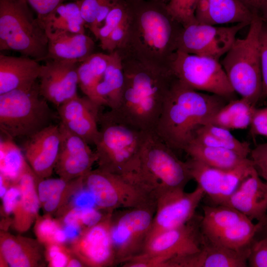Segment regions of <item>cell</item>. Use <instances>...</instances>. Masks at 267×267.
<instances>
[{
    "label": "cell",
    "instance_id": "obj_1",
    "mask_svg": "<svg viewBox=\"0 0 267 267\" xmlns=\"http://www.w3.org/2000/svg\"><path fill=\"white\" fill-rule=\"evenodd\" d=\"M166 4L164 0H133L127 35L116 50L121 57L170 68L183 26Z\"/></svg>",
    "mask_w": 267,
    "mask_h": 267
},
{
    "label": "cell",
    "instance_id": "obj_2",
    "mask_svg": "<svg viewBox=\"0 0 267 267\" xmlns=\"http://www.w3.org/2000/svg\"><path fill=\"white\" fill-rule=\"evenodd\" d=\"M121 58L125 77L121 101L117 107L105 113L141 131L152 130L176 77L170 68Z\"/></svg>",
    "mask_w": 267,
    "mask_h": 267
},
{
    "label": "cell",
    "instance_id": "obj_3",
    "mask_svg": "<svg viewBox=\"0 0 267 267\" xmlns=\"http://www.w3.org/2000/svg\"><path fill=\"white\" fill-rule=\"evenodd\" d=\"M229 101L217 94L200 92L176 78L153 130L174 151H183L195 130Z\"/></svg>",
    "mask_w": 267,
    "mask_h": 267
},
{
    "label": "cell",
    "instance_id": "obj_4",
    "mask_svg": "<svg viewBox=\"0 0 267 267\" xmlns=\"http://www.w3.org/2000/svg\"><path fill=\"white\" fill-rule=\"evenodd\" d=\"M99 134L94 146L98 169L128 175L138 169L145 131L117 121L100 112Z\"/></svg>",
    "mask_w": 267,
    "mask_h": 267
},
{
    "label": "cell",
    "instance_id": "obj_5",
    "mask_svg": "<svg viewBox=\"0 0 267 267\" xmlns=\"http://www.w3.org/2000/svg\"><path fill=\"white\" fill-rule=\"evenodd\" d=\"M84 185L95 206L113 212L119 208L156 209L158 192L134 174L120 175L91 170L84 178Z\"/></svg>",
    "mask_w": 267,
    "mask_h": 267
},
{
    "label": "cell",
    "instance_id": "obj_6",
    "mask_svg": "<svg viewBox=\"0 0 267 267\" xmlns=\"http://www.w3.org/2000/svg\"><path fill=\"white\" fill-rule=\"evenodd\" d=\"M263 23L256 15L246 36L236 39L220 62L234 91L255 106L262 90L259 38Z\"/></svg>",
    "mask_w": 267,
    "mask_h": 267
},
{
    "label": "cell",
    "instance_id": "obj_7",
    "mask_svg": "<svg viewBox=\"0 0 267 267\" xmlns=\"http://www.w3.org/2000/svg\"><path fill=\"white\" fill-rule=\"evenodd\" d=\"M48 39L24 0H0V49L45 60Z\"/></svg>",
    "mask_w": 267,
    "mask_h": 267
},
{
    "label": "cell",
    "instance_id": "obj_8",
    "mask_svg": "<svg viewBox=\"0 0 267 267\" xmlns=\"http://www.w3.org/2000/svg\"><path fill=\"white\" fill-rule=\"evenodd\" d=\"M59 118L39 91L37 82L30 90L0 94V128L6 137H26L52 124Z\"/></svg>",
    "mask_w": 267,
    "mask_h": 267
},
{
    "label": "cell",
    "instance_id": "obj_9",
    "mask_svg": "<svg viewBox=\"0 0 267 267\" xmlns=\"http://www.w3.org/2000/svg\"><path fill=\"white\" fill-rule=\"evenodd\" d=\"M134 174L156 189L158 194L166 190L184 189L192 179L186 161L180 160L153 130L145 131L139 167Z\"/></svg>",
    "mask_w": 267,
    "mask_h": 267
},
{
    "label": "cell",
    "instance_id": "obj_10",
    "mask_svg": "<svg viewBox=\"0 0 267 267\" xmlns=\"http://www.w3.org/2000/svg\"><path fill=\"white\" fill-rule=\"evenodd\" d=\"M202 216L196 215L185 224L151 238L140 254L123 265L124 267H167L174 259L200 251L203 242Z\"/></svg>",
    "mask_w": 267,
    "mask_h": 267
},
{
    "label": "cell",
    "instance_id": "obj_11",
    "mask_svg": "<svg viewBox=\"0 0 267 267\" xmlns=\"http://www.w3.org/2000/svg\"><path fill=\"white\" fill-rule=\"evenodd\" d=\"M170 68L180 82L193 89L234 99L235 92L218 60L177 50Z\"/></svg>",
    "mask_w": 267,
    "mask_h": 267
},
{
    "label": "cell",
    "instance_id": "obj_12",
    "mask_svg": "<svg viewBox=\"0 0 267 267\" xmlns=\"http://www.w3.org/2000/svg\"><path fill=\"white\" fill-rule=\"evenodd\" d=\"M154 208H135L112 219L111 238L116 264L122 265L143 251L147 242Z\"/></svg>",
    "mask_w": 267,
    "mask_h": 267
},
{
    "label": "cell",
    "instance_id": "obj_13",
    "mask_svg": "<svg viewBox=\"0 0 267 267\" xmlns=\"http://www.w3.org/2000/svg\"><path fill=\"white\" fill-rule=\"evenodd\" d=\"M250 24L242 22L226 27L196 22L183 27L178 50L219 60L230 49L237 34Z\"/></svg>",
    "mask_w": 267,
    "mask_h": 267
},
{
    "label": "cell",
    "instance_id": "obj_14",
    "mask_svg": "<svg viewBox=\"0 0 267 267\" xmlns=\"http://www.w3.org/2000/svg\"><path fill=\"white\" fill-rule=\"evenodd\" d=\"M204 196V191L198 186L190 192H185L184 189L160 192L147 242L157 234L181 226L192 219Z\"/></svg>",
    "mask_w": 267,
    "mask_h": 267
},
{
    "label": "cell",
    "instance_id": "obj_15",
    "mask_svg": "<svg viewBox=\"0 0 267 267\" xmlns=\"http://www.w3.org/2000/svg\"><path fill=\"white\" fill-rule=\"evenodd\" d=\"M113 212L88 227L70 242V249L85 267H106L116 264L111 228Z\"/></svg>",
    "mask_w": 267,
    "mask_h": 267
},
{
    "label": "cell",
    "instance_id": "obj_16",
    "mask_svg": "<svg viewBox=\"0 0 267 267\" xmlns=\"http://www.w3.org/2000/svg\"><path fill=\"white\" fill-rule=\"evenodd\" d=\"M192 178L214 205H223L255 168L253 163L232 170L211 167L190 158L186 161Z\"/></svg>",
    "mask_w": 267,
    "mask_h": 267
},
{
    "label": "cell",
    "instance_id": "obj_17",
    "mask_svg": "<svg viewBox=\"0 0 267 267\" xmlns=\"http://www.w3.org/2000/svg\"><path fill=\"white\" fill-rule=\"evenodd\" d=\"M39 77L40 94L57 108L78 95L79 62L46 59Z\"/></svg>",
    "mask_w": 267,
    "mask_h": 267
},
{
    "label": "cell",
    "instance_id": "obj_18",
    "mask_svg": "<svg viewBox=\"0 0 267 267\" xmlns=\"http://www.w3.org/2000/svg\"><path fill=\"white\" fill-rule=\"evenodd\" d=\"M59 152L54 171L59 178L71 180L85 177L97 161L95 151L81 137L72 133L60 122Z\"/></svg>",
    "mask_w": 267,
    "mask_h": 267
},
{
    "label": "cell",
    "instance_id": "obj_19",
    "mask_svg": "<svg viewBox=\"0 0 267 267\" xmlns=\"http://www.w3.org/2000/svg\"><path fill=\"white\" fill-rule=\"evenodd\" d=\"M61 143L59 125L51 124L27 138L24 156L39 179L51 176L57 160Z\"/></svg>",
    "mask_w": 267,
    "mask_h": 267
},
{
    "label": "cell",
    "instance_id": "obj_20",
    "mask_svg": "<svg viewBox=\"0 0 267 267\" xmlns=\"http://www.w3.org/2000/svg\"><path fill=\"white\" fill-rule=\"evenodd\" d=\"M100 108L87 96L79 95L57 107L60 122L89 145H94L99 135Z\"/></svg>",
    "mask_w": 267,
    "mask_h": 267
},
{
    "label": "cell",
    "instance_id": "obj_21",
    "mask_svg": "<svg viewBox=\"0 0 267 267\" xmlns=\"http://www.w3.org/2000/svg\"><path fill=\"white\" fill-rule=\"evenodd\" d=\"M223 205L237 210L261 225L267 213V182L254 168Z\"/></svg>",
    "mask_w": 267,
    "mask_h": 267
},
{
    "label": "cell",
    "instance_id": "obj_22",
    "mask_svg": "<svg viewBox=\"0 0 267 267\" xmlns=\"http://www.w3.org/2000/svg\"><path fill=\"white\" fill-rule=\"evenodd\" d=\"M37 240L6 231L0 232V266L42 267L44 253Z\"/></svg>",
    "mask_w": 267,
    "mask_h": 267
},
{
    "label": "cell",
    "instance_id": "obj_23",
    "mask_svg": "<svg viewBox=\"0 0 267 267\" xmlns=\"http://www.w3.org/2000/svg\"><path fill=\"white\" fill-rule=\"evenodd\" d=\"M41 65L27 56L0 54V94L14 90H30L37 83Z\"/></svg>",
    "mask_w": 267,
    "mask_h": 267
},
{
    "label": "cell",
    "instance_id": "obj_24",
    "mask_svg": "<svg viewBox=\"0 0 267 267\" xmlns=\"http://www.w3.org/2000/svg\"><path fill=\"white\" fill-rule=\"evenodd\" d=\"M201 249L181 258L179 267H247L249 247L235 250L216 244L203 234Z\"/></svg>",
    "mask_w": 267,
    "mask_h": 267
},
{
    "label": "cell",
    "instance_id": "obj_25",
    "mask_svg": "<svg viewBox=\"0 0 267 267\" xmlns=\"http://www.w3.org/2000/svg\"><path fill=\"white\" fill-rule=\"evenodd\" d=\"M84 178L71 180L61 178L38 179L37 191L44 214L57 215L62 210L75 194L84 186Z\"/></svg>",
    "mask_w": 267,
    "mask_h": 267
},
{
    "label": "cell",
    "instance_id": "obj_26",
    "mask_svg": "<svg viewBox=\"0 0 267 267\" xmlns=\"http://www.w3.org/2000/svg\"><path fill=\"white\" fill-rule=\"evenodd\" d=\"M38 180L30 166L18 181L21 195L12 214L11 226L19 233L28 231L39 215L41 205L37 191Z\"/></svg>",
    "mask_w": 267,
    "mask_h": 267
},
{
    "label": "cell",
    "instance_id": "obj_27",
    "mask_svg": "<svg viewBox=\"0 0 267 267\" xmlns=\"http://www.w3.org/2000/svg\"><path fill=\"white\" fill-rule=\"evenodd\" d=\"M48 39L45 60L52 59L80 63L93 53L95 43L85 33H65Z\"/></svg>",
    "mask_w": 267,
    "mask_h": 267
},
{
    "label": "cell",
    "instance_id": "obj_28",
    "mask_svg": "<svg viewBox=\"0 0 267 267\" xmlns=\"http://www.w3.org/2000/svg\"><path fill=\"white\" fill-rule=\"evenodd\" d=\"M110 59L102 80L95 90V102L110 109L119 105L122 95L125 77L121 56L117 50L110 53Z\"/></svg>",
    "mask_w": 267,
    "mask_h": 267
},
{
    "label": "cell",
    "instance_id": "obj_29",
    "mask_svg": "<svg viewBox=\"0 0 267 267\" xmlns=\"http://www.w3.org/2000/svg\"><path fill=\"white\" fill-rule=\"evenodd\" d=\"M39 20L48 39L65 33H85L86 23L77 1L63 2Z\"/></svg>",
    "mask_w": 267,
    "mask_h": 267
},
{
    "label": "cell",
    "instance_id": "obj_30",
    "mask_svg": "<svg viewBox=\"0 0 267 267\" xmlns=\"http://www.w3.org/2000/svg\"><path fill=\"white\" fill-rule=\"evenodd\" d=\"M183 151L191 158L223 170H232L253 164L250 158L244 157L231 149L206 146L194 142H190Z\"/></svg>",
    "mask_w": 267,
    "mask_h": 267
},
{
    "label": "cell",
    "instance_id": "obj_31",
    "mask_svg": "<svg viewBox=\"0 0 267 267\" xmlns=\"http://www.w3.org/2000/svg\"><path fill=\"white\" fill-rule=\"evenodd\" d=\"M256 15L239 0H207L206 12L198 22L213 25L251 23Z\"/></svg>",
    "mask_w": 267,
    "mask_h": 267
},
{
    "label": "cell",
    "instance_id": "obj_32",
    "mask_svg": "<svg viewBox=\"0 0 267 267\" xmlns=\"http://www.w3.org/2000/svg\"><path fill=\"white\" fill-rule=\"evenodd\" d=\"M256 109V106L244 98L233 99L209 118L204 125L211 124L229 130L244 129L250 126Z\"/></svg>",
    "mask_w": 267,
    "mask_h": 267
},
{
    "label": "cell",
    "instance_id": "obj_33",
    "mask_svg": "<svg viewBox=\"0 0 267 267\" xmlns=\"http://www.w3.org/2000/svg\"><path fill=\"white\" fill-rule=\"evenodd\" d=\"M190 142L231 149L244 157H248L252 149L248 142L239 140L232 134L230 130L211 124L199 126L195 130Z\"/></svg>",
    "mask_w": 267,
    "mask_h": 267
},
{
    "label": "cell",
    "instance_id": "obj_34",
    "mask_svg": "<svg viewBox=\"0 0 267 267\" xmlns=\"http://www.w3.org/2000/svg\"><path fill=\"white\" fill-rule=\"evenodd\" d=\"M261 227L247 218L226 228L203 234L211 241L223 246L239 250L250 246Z\"/></svg>",
    "mask_w": 267,
    "mask_h": 267
},
{
    "label": "cell",
    "instance_id": "obj_35",
    "mask_svg": "<svg viewBox=\"0 0 267 267\" xmlns=\"http://www.w3.org/2000/svg\"><path fill=\"white\" fill-rule=\"evenodd\" d=\"M109 59V53H93L78 65L79 87L94 102L96 87L103 78Z\"/></svg>",
    "mask_w": 267,
    "mask_h": 267
},
{
    "label": "cell",
    "instance_id": "obj_36",
    "mask_svg": "<svg viewBox=\"0 0 267 267\" xmlns=\"http://www.w3.org/2000/svg\"><path fill=\"white\" fill-rule=\"evenodd\" d=\"M201 228L204 234H208L234 225L246 218L237 210L225 205L203 207Z\"/></svg>",
    "mask_w": 267,
    "mask_h": 267
},
{
    "label": "cell",
    "instance_id": "obj_37",
    "mask_svg": "<svg viewBox=\"0 0 267 267\" xmlns=\"http://www.w3.org/2000/svg\"><path fill=\"white\" fill-rule=\"evenodd\" d=\"M7 137L0 141V174L12 184L18 183L21 176L30 167L21 150Z\"/></svg>",
    "mask_w": 267,
    "mask_h": 267
},
{
    "label": "cell",
    "instance_id": "obj_38",
    "mask_svg": "<svg viewBox=\"0 0 267 267\" xmlns=\"http://www.w3.org/2000/svg\"><path fill=\"white\" fill-rule=\"evenodd\" d=\"M119 0H78L81 15L87 27L94 35Z\"/></svg>",
    "mask_w": 267,
    "mask_h": 267
},
{
    "label": "cell",
    "instance_id": "obj_39",
    "mask_svg": "<svg viewBox=\"0 0 267 267\" xmlns=\"http://www.w3.org/2000/svg\"><path fill=\"white\" fill-rule=\"evenodd\" d=\"M37 240L44 246L51 243L65 244L68 238L63 225L57 218L44 214L37 217L34 223Z\"/></svg>",
    "mask_w": 267,
    "mask_h": 267
},
{
    "label": "cell",
    "instance_id": "obj_40",
    "mask_svg": "<svg viewBox=\"0 0 267 267\" xmlns=\"http://www.w3.org/2000/svg\"><path fill=\"white\" fill-rule=\"evenodd\" d=\"M95 207H72L65 210L58 219L63 225L75 227L83 231L102 220L108 212L102 214Z\"/></svg>",
    "mask_w": 267,
    "mask_h": 267
},
{
    "label": "cell",
    "instance_id": "obj_41",
    "mask_svg": "<svg viewBox=\"0 0 267 267\" xmlns=\"http://www.w3.org/2000/svg\"><path fill=\"white\" fill-rule=\"evenodd\" d=\"M199 0H170L167 10L172 17L183 27L198 22L195 16Z\"/></svg>",
    "mask_w": 267,
    "mask_h": 267
},
{
    "label": "cell",
    "instance_id": "obj_42",
    "mask_svg": "<svg viewBox=\"0 0 267 267\" xmlns=\"http://www.w3.org/2000/svg\"><path fill=\"white\" fill-rule=\"evenodd\" d=\"M44 246V257L50 267H66L73 255L70 248L65 244L51 243Z\"/></svg>",
    "mask_w": 267,
    "mask_h": 267
},
{
    "label": "cell",
    "instance_id": "obj_43",
    "mask_svg": "<svg viewBox=\"0 0 267 267\" xmlns=\"http://www.w3.org/2000/svg\"><path fill=\"white\" fill-rule=\"evenodd\" d=\"M248 266L267 267V236L254 238L249 247Z\"/></svg>",
    "mask_w": 267,
    "mask_h": 267
},
{
    "label": "cell",
    "instance_id": "obj_44",
    "mask_svg": "<svg viewBox=\"0 0 267 267\" xmlns=\"http://www.w3.org/2000/svg\"><path fill=\"white\" fill-rule=\"evenodd\" d=\"M130 12L129 16L110 33L108 38L100 44V47L108 53L118 49L125 39L129 25Z\"/></svg>",
    "mask_w": 267,
    "mask_h": 267
},
{
    "label": "cell",
    "instance_id": "obj_45",
    "mask_svg": "<svg viewBox=\"0 0 267 267\" xmlns=\"http://www.w3.org/2000/svg\"><path fill=\"white\" fill-rule=\"evenodd\" d=\"M259 40L262 76L261 99L267 97V25L264 22L261 30Z\"/></svg>",
    "mask_w": 267,
    "mask_h": 267
},
{
    "label": "cell",
    "instance_id": "obj_46",
    "mask_svg": "<svg viewBox=\"0 0 267 267\" xmlns=\"http://www.w3.org/2000/svg\"><path fill=\"white\" fill-rule=\"evenodd\" d=\"M250 155L258 174L267 182V143L257 145L251 149Z\"/></svg>",
    "mask_w": 267,
    "mask_h": 267
},
{
    "label": "cell",
    "instance_id": "obj_47",
    "mask_svg": "<svg viewBox=\"0 0 267 267\" xmlns=\"http://www.w3.org/2000/svg\"><path fill=\"white\" fill-rule=\"evenodd\" d=\"M21 195L20 188L18 182L12 184L5 194L1 198L2 206L1 215L4 218L12 214L19 201Z\"/></svg>",
    "mask_w": 267,
    "mask_h": 267
},
{
    "label": "cell",
    "instance_id": "obj_48",
    "mask_svg": "<svg viewBox=\"0 0 267 267\" xmlns=\"http://www.w3.org/2000/svg\"><path fill=\"white\" fill-rule=\"evenodd\" d=\"M34 11L37 17L41 19L61 3L65 0H24ZM74 1L78 0H71Z\"/></svg>",
    "mask_w": 267,
    "mask_h": 267
},
{
    "label": "cell",
    "instance_id": "obj_49",
    "mask_svg": "<svg viewBox=\"0 0 267 267\" xmlns=\"http://www.w3.org/2000/svg\"><path fill=\"white\" fill-rule=\"evenodd\" d=\"M250 126L252 135L267 136V108L256 109Z\"/></svg>",
    "mask_w": 267,
    "mask_h": 267
},
{
    "label": "cell",
    "instance_id": "obj_50",
    "mask_svg": "<svg viewBox=\"0 0 267 267\" xmlns=\"http://www.w3.org/2000/svg\"><path fill=\"white\" fill-rule=\"evenodd\" d=\"M253 14H258L260 9L265 0H239Z\"/></svg>",
    "mask_w": 267,
    "mask_h": 267
},
{
    "label": "cell",
    "instance_id": "obj_51",
    "mask_svg": "<svg viewBox=\"0 0 267 267\" xmlns=\"http://www.w3.org/2000/svg\"><path fill=\"white\" fill-rule=\"evenodd\" d=\"M12 183L2 175H0V197L1 198Z\"/></svg>",
    "mask_w": 267,
    "mask_h": 267
},
{
    "label": "cell",
    "instance_id": "obj_52",
    "mask_svg": "<svg viewBox=\"0 0 267 267\" xmlns=\"http://www.w3.org/2000/svg\"><path fill=\"white\" fill-rule=\"evenodd\" d=\"M259 15L263 22L267 25V0L262 4L259 12Z\"/></svg>",
    "mask_w": 267,
    "mask_h": 267
},
{
    "label": "cell",
    "instance_id": "obj_53",
    "mask_svg": "<svg viewBox=\"0 0 267 267\" xmlns=\"http://www.w3.org/2000/svg\"><path fill=\"white\" fill-rule=\"evenodd\" d=\"M85 267V266L79 259L73 255L68 261L66 267Z\"/></svg>",
    "mask_w": 267,
    "mask_h": 267
},
{
    "label": "cell",
    "instance_id": "obj_54",
    "mask_svg": "<svg viewBox=\"0 0 267 267\" xmlns=\"http://www.w3.org/2000/svg\"><path fill=\"white\" fill-rule=\"evenodd\" d=\"M257 235H259L260 237L259 238L267 236V213L264 222L261 224L260 229Z\"/></svg>",
    "mask_w": 267,
    "mask_h": 267
}]
</instances>
